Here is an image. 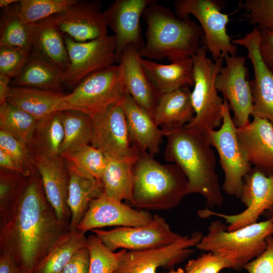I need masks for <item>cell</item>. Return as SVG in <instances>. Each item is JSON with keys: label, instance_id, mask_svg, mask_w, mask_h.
I'll list each match as a JSON object with an SVG mask.
<instances>
[{"label": "cell", "instance_id": "obj_1", "mask_svg": "<svg viewBox=\"0 0 273 273\" xmlns=\"http://www.w3.org/2000/svg\"><path fill=\"white\" fill-rule=\"evenodd\" d=\"M69 230L60 221L48 200L36 167L18 210L0 228V251L11 255L21 268L32 272L53 244Z\"/></svg>", "mask_w": 273, "mask_h": 273}, {"label": "cell", "instance_id": "obj_2", "mask_svg": "<svg viewBox=\"0 0 273 273\" xmlns=\"http://www.w3.org/2000/svg\"><path fill=\"white\" fill-rule=\"evenodd\" d=\"M165 137L164 158L177 165L185 175L188 194L201 195L209 208L220 206L223 197L216 172V157L206 137L185 126Z\"/></svg>", "mask_w": 273, "mask_h": 273}, {"label": "cell", "instance_id": "obj_3", "mask_svg": "<svg viewBox=\"0 0 273 273\" xmlns=\"http://www.w3.org/2000/svg\"><path fill=\"white\" fill-rule=\"evenodd\" d=\"M143 15L147 29L146 42L139 51L142 58L170 62L192 57L201 46L203 31L190 19H180L154 1Z\"/></svg>", "mask_w": 273, "mask_h": 273}, {"label": "cell", "instance_id": "obj_4", "mask_svg": "<svg viewBox=\"0 0 273 273\" xmlns=\"http://www.w3.org/2000/svg\"><path fill=\"white\" fill-rule=\"evenodd\" d=\"M135 147L131 205L147 211L177 207L188 195V180L182 170L174 163L159 162L145 150Z\"/></svg>", "mask_w": 273, "mask_h": 273}, {"label": "cell", "instance_id": "obj_5", "mask_svg": "<svg viewBox=\"0 0 273 273\" xmlns=\"http://www.w3.org/2000/svg\"><path fill=\"white\" fill-rule=\"evenodd\" d=\"M207 49L200 46L192 57L194 67V85L191 98L195 112L193 120L185 127L205 135L222 122V99L218 94L215 82L223 67V56L213 61L207 55Z\"/></svg>", "mask_w": 273, "mask_h": 273}, {"label": "cell", "instance_id": "obj_6", "mask_svg": "<svg viewBox=\"0 0 273 273\" xmlns=\"http://www.w3.org/2000/svg\"><path fill=\"white\" fill-rule=\"evenodd\" d=\"M196 246L197 249L217 254L233 255L236 270L259 256L266 248V238L273 235V219H266L245 227L228 231L220 220L212 221Z\"/></svg>", "mask_w": 273, "mask_h": 273}, {"label": "cell", "instance_id": "obj_7", "mask_svg": "<svg viewBox=\"0 0 273 273\" xmlns=\"http://www.w3.org/2000/svg\"><path fill=\"white\" fill-rule=\"evenodd\" d=\"M125 93L121 68L114 64L82 79L71 93L61 97L55 111L77 110L92 117L118 103Z\"/></svg>", "mask_w": 273, "mask_h": 273}, {"label": "cell", "instance_id": "obj_8", "mask_svg": "<svg viewBox=\"0 0 273 273\" xmlns=\"http://www.w3.org/2000/svg\"><path fill=\"white\" fill-rule=\"evenodd\" d=\"M222 115L220 127L208 130L205 136L218 154L224 174L223 191L240 199L244 178L251 171L252 165L242 152L237 137V127L231 116L228 102L224 99Z\"/></svg>", "mask_w": 273, "mask_h": 273}, {"label": "cell", "instance_id": "obj_9", "mask_svg": "<svg viewBox=\"0 0 273 273\" xmlns=\"http://www.w3.org/2000/svg\"><path fill=\"white\" fill-rule=\"evenodd\" d=\"M174 12L180 19L194 16L203 31L201 41L214 61L225 54L235 55L238 48L227 33L230 19L222 12L224 2L217 0H177L174 3Z\"/></svg>", "mask_w": 273, "mask_h": 273}, {"label": "cell", "instance_id": "obj_10", "mask_svg": "<svg viewBox=\"0 0 273 273\" xmlns=\"http://www.w3.org/2000/svg\"><path fill=\"white\" fill-rule=\"evenodd\" d=\"M240 199L246 208L240 213L226 214L208 208L200 209L201 218H222L228 224L226 230L234 231L256 223L259 217L273 207V172L266 175L253 167L244 177Z\"/></svg>", "mask_w": 273, "mask_h": 273}, {"label": "cell", "instance_id": "obj_11", "mask_svg": "<svg viewBox=\"0 0 273 273\" xmlns=\"http://www.w3.org/2000/svg\"><path fill=\"white\" fill-rule=\"evenodd\" d=\"M63 35L69 60L63 74L64 85L74 88L86 77L117 63L114 35L85 42Z\"/></svg>", "mask_w": 273, "mask_h": 273}, {"label": "cell", "instance_id": "obj_12", "mask_svg": "<svg viewBox=\"0 0 273 273\" xmlns=\"http://www.w3.org/2000/svg\"><path fill=\"white\" fill-rule=\"evenodd\" d=\"M111 251L118 249L139 251L169 245L182 236L173 232L166 219L155 214L147 224L91 231Z\"/></svg>", "mask_w": 273, "mask_h": 273}, {"label": "cell", "instance_id": "obj_13", "mask_svg": "<svg viewBox=\"0 0 273 273\" xmlns=\"http://www.w3.org/2000/svg\"><path fill=\"white\" fill-rule=\"evenodd\" d=\"M203 235L196 232L190 236H181L175 242L162 247L126 251L114 273H157L158 268L171 269L189 258Z\"/></svg>", "mask_w": 273, "mask_h": 273}, {"label": "cell", "instance_id": "obj_14", "mask_svg": "<svg viewBox=\"0 0 273 273\" xmlns=\"http://www.w3.org/2000/svg\"><path fill=\"white\" fill-rule=\"evenodd\" d=\"M223 56L226 65L217 76L216 87L233 112L235 125L237 128L242 127L250 123L253 106L248 68L245 65L246 58L237 55Z\"/></svg>", "mask_w": 273, "mask_h": 273}, {"label": "cell", "instance_id": "obj_15", "mask_svg": "<svg viewBox=\"0 0 273 273\" xmlns=\"http://www.w3.org/2000/svg\"><path fill=\"white\" fill-rule=\"evenodd\" d=\"M90 145L107 156L118 159L135 157L136 148L132 145L124 111L114 104L92 117Z\"/></svg>", "mask_w": 273, "mask_h": 273}, {"label": "cell", "instance_id": "obj_16", "mask_svg": "<svg viewBox=\"0 0 273 273\" xmlns=\"http://www.w3.org/2000/svg\"><path fill=\"white\" fill-rule=\"evenodd\" d=\"M100 1H76L68 9L53 16L60 31L77 42L105 37L107 24Z\"/></svg>", "mask_w": 273, "mask_h": 273}, {"label": "cell", "instance_id": "obj_17", "mask_svg": "<svg viewBox=\"0 0 273 273\" xmlns=\"http://www.w3.org/2000/svg\"><path fill=\"white\" fill-rule=\"evenodd\" d=\"M154 0H116L104 11L108 27L114 33L115 55L118 63L121 54L129 47L139 51L144 44L140 20Z\"/></svg>", "mask_w": 273, "mask_h": 273}, {"label": "cell", "instance_id": "obj_18", "mask_svg": "<svg viewBox=\"0 0 273 273\" xmlns=\"http://www.w3.org/2000/svg\"><path fill=\"white\" fill-rule=\"evenodd\" d=\"M232 42L247 49V57L253 66L254 78L250 82L253 103L252 115L267 119L273 125V72L261 55L259 30L254 26L245 36Z\"/></svg>", "mask_w": 273, "mask_h": 273}, {"label": "cell", "instance_id": "obj_19", "mask_svg": "<svg viewBox=\"0 0 273 273\" xmlns=\"http://www.w3.org/2000/svg\"><path fill=\"white\" fill-rule=\"evenodd\" d=\"M153 217L148 211L134 209L103 193L91 202L77 229L86 233L107 226H142Z\"/></svg>", "mask_w": 273, "mask_h": 273}, {"label": "cell", "instance_id": "obj_20", "mask_svg": "<svg viewBox=\"0 0 273 273\" xmlns=\"http://www.w3.org/2000/svg\"><path fill=\"white\" fill-rule=\"evenodd\" d=\"M32 157L40 176L46 197L58 218L70 224L71 214L67 204L70 174L64 159L62 156Z\"/></svg>", "mask_w": 273, "mask_h": 273}, {"label": "cell", "instance_id": "obj_21", "mask_svg": "<svg viewBox=\"0 0 273 273\" xmlns=\"http://www.w3.org/2000/svg\"><path fill=\"white\" fill-rule=\"evenodd\" d=\"M238 141L248 162L266 175L273 172V125L254 117L246 126L237 128Z\"/></svg>", "mask_w": 273, "mask_h": 273}, {"label": "cell", "instance_id": "obj_22", "mask_svg": "<svg viewBox=\"0 0 273 273\" xmlns=\"http://www.w3.org/2000/svg\"><path fill=\"white\" fill-rule=\"evenodd\" d=\"M141 59L139 51L130 46L122 53L118 64L121 68L125 92L153 118L160 95L147 75Z\"/></svg>", "mask_w": 273, "mask_h": 273}, {"label": "cell", "instance_id": "obj_23", "mask_svg": "<svg viewBox=\"0 0 273 273\" xmlns=\"http://www.w3.org/2000/svg\"><path fill=\"white\" fill-rule=\"evenodd\" d=\"M118 104L125 115L132 145L145 150L153 157L160 151L164 131L156 124L153 117L127 93Z\"/></svg>", "mask_w": 273, "mask_h": 273}, {"label": "cell", "instance_id": "obj_24", "mask_svg": "<svg viewBox=\"0 0 273 273\" xmlns=\"http://www.w3.org/2000/svg\"><path fill=\"white\" fill-rule=\"evenodd\" d=\"M143 67L160 95L194 85L192 57L177 60L168 64L142 58Z\"/></svg>", "mask_w": 273, "mask_h": 273}, {"label": "cell", "instance_id": "obj_25", "mask_svg": "<svg viewBox=\"0 0 273 273\" xmlns=\"http://www.w3.org/2000/svg\"><path fill=\"white\" fill-rule=\"evenodd\" d=\"M191 95L188 87L160 95L153 118L165 135L185 127L194 118Z\"/></svg>", "mask_w": 273, "mask_h": 273}, {"label": "cell", "instance_id": "obj_26", "mask_svg": "<svg viewBox=\"0 0 273 273\" xmlns=\"http://www.w3.org/2000/svg\"><path fill=\"white\" fill-rule=\"evenodd\" d=\"M62 73L69 65V57L64 35L53 16L35 23L31 50Z\"/></svg>", "mask_w": 273, "mask_h": 273}, {"label": "cell", "instance_id": "obj_27", "mask_svg": "<svg viewBox=\"0 0 273 273\" xmlns=\"http://www.w3.org/2000/svg\"><path fill=\"white\" fill-rule=\"evenodd\" d=\"M65 163L70 174L67 200L71 214L69 230H74L83 219L91 202L103 193V189L100 181Z\"/></svg>", "mask_w": 273, "mask_h": 273}, {"label": "cell", "instance_id": "obj_28", "mask_svg": "<svg viewBox=\"0 0 273 273\" xmlns=\"http://www.w3.org/2000/svg\"><path fill=\"white\" fill-rule=\"evenodd\" d=\"M64 73L31 50L29 58L13 86L32 87L62 93Z\"/></svg>", "mask_w": 273, "mask_h": 273}, {"label": "cell", "instance_id": "obj_29", "mask_svg": "<svg viewBox=\"0 0 273 273\" xmlns=\"http://www.w3.org/2000/svg\"><path fill=\"white\" fill-rule=\"evenodd\" d=\"M64 139V127L60 111L39 120L31 134L28 147L32 156L53 158L60 155Z\"/></svg>", "mask_w": 273, "mask_h": 273}, {"label": "cell", "instance_id": "obj_30", "mask_svg": "<svg viewBox=\"0 0 273 273\" xmlns=\"http://www.w3.org/2000/svg\"><path fill=\"white\" fill-rule=\"evenodd\" d=\"M85 234L77 229L69 230L53 244L32 273H61L74 254L87 246Z\"/></svg>", "mask_w": 273, "mask_h": 273}, {"label": "cell", "instance_id": "obj_31", "mask_svg": "<svg viewBox=\"0 0 273 273\" xmlns=\"http://www.w3.org/2000/svg\"><path fill=\"white\" fill-rule=\"evenodd\" d=\"M135 157L118 159L107 157L106 166L101 180L103 193L106 196L120 202L125 200L131 203Z\"/></svg>", "mask_w": 273, "mask_h": 273}, {"label": "cell", "instance_id": "obj_32", "mask_svg": "<svg viewBox=\"0 0 273 273\" xmlns=\"http://www.w3.org/2000/svg\"><path fill=\"white\" fill-rule=\"evenodd\" d=\"M62 93L11 86L7 102L39 120L55 111Z\"/></svg>", "mask_w": 273, "mask_h": 273}, {"label": "cell", "instance_id": "obj_33", "mask_svg": "<svg viewBox=\"0 0 273 273\" xmlns=\"http://www.w3.org/2000/svg\"><path fill=\"white\" fill-rule=\"evenodd\" d=\"M60 111L64 127V139L60 152L62 157L90 145L93 121L89 115L81 111Z\"/></svg>", "mask_w": 273, "mask_h": 273}, {"label": "cell", "instance_id": "obj_34", "mask_svg": "<svg viewBox=\"0 0 273 273\" xmlns=\"http://www.w3.org/2000/svg\"><path fill=\"white\" fill-rule=\"evenodd\" d=\"M19 1L2 9L0 46H12L31 51L35 24H27L22 21L19 15Z\"/></svg>", "mask_w": 273, "mask_h": 273}, {"label": "cell", "instance_id": "obj_35", "mask_svg": "<svg viewBox=\"0 0 273 273\" xmlns=\"http://www.w3.org/2000/svg\"><path fill=\"white\" fill-rule=\"evenodd\" d=\"M29 176L0 168V228L15 215L27 188Z\"/></svg>", "mask_w": 273, "mask_h": 273}, {"label": "cell", "instance_id": "obj_36", "mask_svg": "<svg viewBox=\"0 0 273 273\" xmlns=\"http://www.w3.org/2000/svg\"><path fill=\"white\" fill-rule=\"evenodd\" d=\"M38 121L7 102L0 106V130L11 134L27 146Z\"/></svg>", "mask_w": 273, "mask_h": 273}, {"label": "cell", "instance_id": "obj_37", "mask_svg": "<svg viewBox=\"0 0 273 273\" xmlns=\"http://www.w3.org/2000/svg\"><path fill=\"white\" fill-rule=\"evenodd\" d=\"M86 246L89 253L88 273H114L127 251H111L93 233L87 237Z\"/></svg>", "mask_w": 273, "mask_h": 273}, {"label": "cell", "instance_id": "obj_38", "mask_svg": "<svg viewBox=\"0 0 273 273\" xmlns=\"http://www.w3.org/2000/svg\"><path fill=\"white\" fill-rule=\"evenodd\" d=\"M76 0H21L19 15L22 21L33 24L68 9Z\"/></svg>", "mask_w": 273, "mask_h": 273}, {"label": "cell", "instance_id": "obj_39", "mask_svg": "<svg viewBox=\"0 0 273 273\" xmlns=\"http://www.w3.org/2000/svg\"><path fill=\"white\" fill-rule=\"evenodd\" d=\"M62 157L66 162L101 181L106 166L107 157L100 149L88 145Z\"/></svg>", "mask_w": 273, "mask_h": 273}, {"label": "cell", "instance_id": "obj_40", "mask_svg": "<svg viewBox=\"0 0 273 273\" xmlns=\"http://www.w3.org/2000/svg\"><path fill=\"white\" fill-rule=\"evenodd\" d=\"M224 268L236 270L235 258L231 255L208 252L197 258L189 260L184 269L188 273H219Z\"/></svg>", "mask_w": 273, "mask_h": 273}, {"label": "cell", "instance_id": "obj_41", "mask_svg": "<svg viewBox=\"0 0 273 273\" xmlns=\"http://www.w3.org/2000/svg\"><path fill=\"white\" fill-rule=\"evenodd\" d=\"M0 149L6 153L27 175L30 176L35 168L28 146L2 130H0Z\"/></svg>", "mask_w": 273, "mask_h": 273}, {"label": "cell", "instance_id": "obj_42", "mask_svg": "<svg viewBox=\"0 0 273 273\" xmlns=\"http://www.w3.org/2000/svg\"><path fill=\"white\" fill-rule=\"evenodd\" d=\"M240 6L245 18L259 30L273 31V0H245Z\"/></svg>", "mask_w": 273, "mask_h": 273}, {"label": "cell", "instance_id": "obj_43", "mask_svg": "<svg viewBox=\"0 0 273 273\" xmlns=\"http://www.w3.org/2000/svg\"><path fill=\"white\" fill-rule=\"evenodd\" d=\"M30 51L15 47L0 46V73L11 79L16 77L27 62Z\"/></svg>", "mask_w": 273, "mask_h": 273}, {"label": "cell", "instance_id": "obj_44", "mask_svg": "<svg viewBox=\"0 0 273 273\" xmlns=\"http://www.w3.org/2000/svg\"><path fill=\"white\" fill-rule=\"evenodd\" d=\"M266 242L263 253L244 266L248 273H273V235L269 236Z\"/></svg>", "mask_w": 273, "mask_h": 273}, {"label": "cell", "instance_id": "obj_45", "mask_svg": "<svg viewBox=\"0 0 273 273\" xmlns=\"http://www.w3.org/2000/svg\"><path fill=\"white\" fill-rule=\"evenodd\" d=\"M89 253L87 246L77 251L61 273H88Z\"/></svg>", "mask_w": 273, "mask_h": 273}, {"label": "cell", "instance_id": "obj_46", "mask_svg": "<svg viewBox=\"0 0 273 273\" xmlns=\"http://www.w3.org/2000/svg\"><path fill=\"white\" fill-rule=\"evenodd\" d=\"M258 30L261 55L266 65L273 72V31Z\"/></svg>", "mask_w": 273, "mask_h": 273}, {"label": "cell", "instance_id": "obj_47", "mask_svg": "<svg viewBox=\"0 0 273 273\" xmlns=\"http://www.w3.org/2000/svg\"><path fill=\"white\" fill-rule=\"evenodd\" d=\"M21 268L9 253L0 251V273H20Z\"/></svg>", "mask_w": 273, "mask_h": 273}, {"label": "cell", "instance_id": "obj_48", "mask_svg": "<svg viewBox=\"0 0 273 273\" xmlns=\"http://www.w3.org/2000/svg\"><path fill=\"white\" fill-rule=\"evenodd\" d=\"M0 167L5 170L28 176L6 153L1 149H0Z\"/></svg>", "mask_w": 273, "mask_h": 273}, {"label": "cell", "instance_id": "obj_49", "mask_svg": "<svg viewBox=\"0 0 273 273\" xmlns=\"http://www.w3.org/2000/svg\"><path fill=\"white\" fill-rule=\"evenodd\" d=\"M11 78L0 73V106L7 102L11 87Z\"/></svg>", "mask_w": 273, "mask_h": 273}, {"label": "cell", "instance_id": "obj_50", "mask_svg": "<svg viewBox=\"0 0 273 273\" xmlns=\"http://www.w3.org/2000/svg\"><path fill=\"white\" fill-rule=\"evenodd\" d=\"M18 1V0H1L0 7L2 9L6 8Z\"/></svg>", "mask_w": 273, "mask_h": 273}, {"label": "cell", "instance_id": "obj_51", "mask_svg": "<svg viewBox=\"0 0 273 273\" xmlns=\"http://www.w3.org/2000/svg\"><path fill=\"white\" fill-rule=\"evenodd\" d=\"M266 219H273V207L263 213Z\"/></svg>", "mask_w": 273, "mask_h": 273}, {"label": "cell", "instance_id": "obj_52", "mask_svg": "<svg viewBox=\"0 0 273 273\" xmlns=\"http://www.w3.org/2000/svg\"><path fill=\"white\" fill-rule=\"evenodd\" d=\"M162 273H188L185 271V269H184L182 268H178L176 269H174L173 268L169 269L168 271H164Z\"/></svg>", "mask_w": 273, "mask_h": 273}, {"label": "cell", "instance_id": "obj_53", "mask_svg": "<svg viewBox=\"0 0 273 273\" xmlns=\"http://www.w3.org/2000/svg\"><path fill=\"white\" fill-rule=\"evenodd\" d=\"M20 273H32V272H30L27 270H25L24 269H21Z\"/></svg>", "mask_w": 273, "mask_h": 273}]
</instances>
